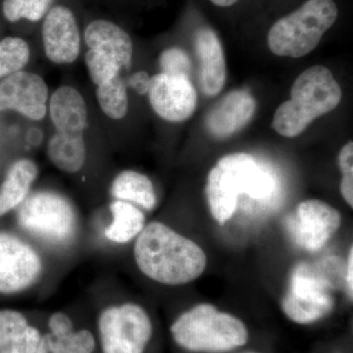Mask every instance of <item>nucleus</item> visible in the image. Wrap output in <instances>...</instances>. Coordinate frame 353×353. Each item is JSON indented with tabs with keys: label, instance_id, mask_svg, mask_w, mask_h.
Segmentation results:
<instances>
[{
	"label": "nucleus",
	"instance_id": "8",
	"mask_svg": "<svg viewBox=\"0 0 353 353\" xmlns=\"http://www.w3.org/2000/svg\"><path fill=\"white\" fill-rule=\"evenodd\" d=\"M38 51L48 63L68 68L83 57V23L75 9L57 0L38 27Z\"/></svg>",
	"mask_w": 353,
	"mask_h": 353
},
{
	"label": "nucleus",
	"instance_id": "18",
	"mask_svg": "<svg viewBox=\"0 0 353 353\" xmlns=\"http://www.w3.org/2000/svg\"><path fill=\"white\" fill-rule=\"evenodd\" d=\"M108 192L111 199L129 202L141 210L152 211L157 205V190L152 179L132 169H124L113 175Z\"/></svg>",
	"mask_w": 353,
	"mask_h": 353
},
{
	"label": "nucleus",
	"instance_id": "14",
	"mask_svg": "<svg viewBox=\"0 0 353 353\" xmlns=\"http://www.w3.org/2000/svg\"><path fill=\"white\" fill-rule=\"evenodd\" d=\"M39 176V164L27 153H15L0 161V225L6 224L31 194Z\"/></svg>",
	"mask_w": 353,
	"mask_h": 353
},
{
	"label": "nucleus",
	"instance_id": "29",
	"mask_svg": "<svg viewBox=\"0 0 353 353\" xmlns=\"http://www.w3.org/2000/svg\"><path fill=\"white\" fill-rule=\"evenodd\" d=\"M213 4L220 7H228L234 6L238 0H210Z\"/></svg>",
	"mask_w": 353,
	"mask_h": 353
},
{
	"label": "nucleus",
	"instance_id": "2",
	"mask_svg": "<svg viewBox=\"0 0 353 353\" xmlns=\"http://www.w3.org/2000/svg\"><path fill=\"white\" fill-rule=\"evenodd\" d=\"M341 101V88L323 66L311 67L294 81L290 101L279 106L272 127L281 136L294 138L320 116L331 112Z\"/></svg>",
	"mask_w": 353,
	"mask_h": 353
},
{
	"label": "nucleus",
	"instance_id": "17",
	"mask_svg": "<svg viewBox=\"0 0 353 353\" xmlns=\"http://www.w3.org/2000/svg\"><path fill=\"white\" fill-rule=\"evenodd\" d=\"M41 334L22 311L0 309V353H37Z\"/></svg>",
	"mask_w": 353,
	"mask_h": 353
},
{
	"label": "nucleus",
	"instance_id": "12",
	"mask_svg": "<svg viewBox=\"0 0 353 353\" xmlns=\"http://www.w3.org/2000/svg\"><path fill=\"white\" fill-rule=\"evenodd\" d=\"M148 99L160 119L180 123L196 111L197 94L189 77L157 73L150 80Z\"/></svg>",
	"mask_w": 353,
	"mask_h": 353
},
{
	"label": "nucleus",
	"instance_id": "3",
	"mask_svg": "<svg viewBox=\"0 0 353 353\" xmlns=\"http://www.w3.org/2000/svg\"><path fill=\"white\" fill-rule=\"evenodd\" d=\"M270 183V173L252 155L239 152L220 158L206 182L211 215L218 224H226L236 212L241 194L259 199Z\"/></svg>",
	"mask_w": 353,
	"mask_h": 353
},
{
	"label": "nucleus",
	"instance_id": "16",
	"mask_svg": "<svg viewBox=\"0 0 353 353\" xmlns=\"http://www.w3.org/2000/svg\"><path fill=\"white\" fill-rule=\"evenodd\" d=\"M196 52L199 61V83L208 97L219 94L226 81V62L222 44L210 28H201L196 32Z\"/></svg>",
	"mask_w": 353,
	"mask_h": 353
},
{
	"label": "nucleus",
	"instance_id": "10",
	"mask_svg": "<svg viewBox=\"0 0 353 353\" xmlns=\"http://www.w3.org/2000/svg\"><path fill=\"white\" fill-rule=\"evenodd\" d=\"M334 306L333 285L326 276L309 264L297 265L282 301L285 316L297 324H311L331 313Z\"/></svg>",
	"mask_w": 353,
	"mask_h": 353
},
{
	"label": "nucleus",
	"instance_id": "7",
	"mask_svg": "<svg viewBox=\"0 0 353 353\" xmlns=\"http://www.w3.org/2000/svg\"><path fill=\"white\" fill-rule=\"evenodd\" d=\"M95 336L101 353H145L153 336L152 317L138 303H112L97 316Z\"/></svg>",
	"mask_w": 353,
	"mask_h": 353
},
{
	"label": "nucleus",
	"instance_id": "31",
	"mask_svg": "<svg viewBox=\"0 0 353 353\" xmlns=\"http://www.w3.org/2000/svg\"><path fill=\"white\" fill-rule=\"evenodd\" d=\"M245 353H259V352H245Z\"/></svg>",
	"mask_w": 353,
	"mask_h": 353
},
{
	"label": "nucleus",
	"instance_id": "28",
	"mask_svg": "<svg viewBox=\"0 0 353 353\" xmlns=\"http://www.w3.org/2000/svg\"><path fill=\"white\" fill-rule=\"evenodd\" d=\"M352 271H353V250L350 246V252H348L347 274H345V281H347V288L348 296L352 299L353 294V282H352Z\"/></svg>",
	"mask_w": 353,
	"mask_h": 353
},
{
	"label": "nucleus",
	"instance_id": "22",
	"mask_svg": "<svg viewBox=\"0 0 353 353\" xmlns=\"http://www.w3.org/2000/svg\"><path fill=\"white\" fill-rule=\"evenodd\" d=\"M97 336L88 329H76L67 334L43 333L37 353H94Z\"/></svg>",
	"mask_w": 353,
	"mask_h": 353
},
{
	"label": "nucleus",
	"instance_id": "21",
	"mask_svg": "<svg viewBox=\"0 0 353 353\" xmlns=\"http://www.w3.org/2000/svg\"><path fill=\"white\" fill-rule=\"evenodd\" d=\"M39 54L30 37L6 34L0 38V82L23 70L32 69Z\"/></svg>",
	"mask_w": 353,
	"mask_h": 353
},
{
	"label": "nucleus",
	"instance_id": "11",
	"mask_svg": "<svg viewBox=\"0 0 353 353\" xmlns=\"http://www.w3.org/2000/svg\"><path fill=\"white\" fill-rule=\"evenodd\" d=\"M50 92V85L38 72L27 69L13 74L0 82V115L46 124Z\"/></svg>",
	"mask_w": 353,
	"mask_h": 353
},
{
	"label": "nucleus",
	"instance_id": "26",
	"mask_svg": "<svg viewBox=\"0 0 353 353\" xmlns=\"http://www.w3.org/2000/svg\"><path fill=\"white\" fill-rule=\"evenodd\" d=\"M152 77L145 70H134V67H132L131 71L127 74L126 78H125L129 94L134 92L139 97H148Z\"/></svg>",
	"mask_w": 353,
	"mask_h": 353
},
{
	"label": "nucleus",
	"instance_id": "25",
	"mask_svg": "<svg viewBox=\"0 0 353 353\" xmlns=\"http://www.w3.org/2000/svg\"><path fill=\"white\" fill-rule=\"evenodd\" d=\"M339 165L343 176L341 180V194L350 208H353V143L350 141L341 148L339 154Z\"/></svg>",
	"mask_w": 353,
	"mask_h": 353
},
{
	"label": "nucleus",
	"instance_id": "30",
	"mask_svg": "<svg viewBox=\"0 0 353 353\" xmlns=\"http://www.w3.org/2000/svg\"><path fill=\"white\" fill-rule=\"evenodd\" d=\"M6 27H4V25L2 24L1 21H0V38H1V37H3L4 34H6Z\"/></svg>",
	"mask_w": 353,
	"mask_h": 353
},
{
	"label": "nucleus",
	"instance_id": "20",
	"mask_svg": "<svg viewBox=\"0 0 353 353\" xmlns=\"http://www.w3.org/2000/svg\"><path fill=\"white\" fill-rule=\"evenodd\" d=\"M111 220L104 229L106 240L116 245H124L143 232L145 227L143 210L129 202L111 199L108 204Z\"/></svg>",
	"mask_w": 353,
	"mask_h": 353
},
{
	"label": "nucleus",
	"instance_id": "9",
	"mask_svg": "<svg viewBox=\"0 0 353 353\" xmlns=\"http://www.w3.org/2000/svg\"><path fill=\"white\" fill-rule=\"evenodd\" d=\"M43 260L20 232L0 225V297H12L31 289L41 279Z\"/></svg>",
	"mask_w": 353,
	"mask_h": 353
},
{
	"label": "nucleus",
	"instance_id": "23",
	"mask_svg": "<svg viewBox=\"0 0 353 353\" xmlns=\"http://www.w3.org/2000/svg\"><path fill=\"white\" fill-rule=\"evenodd\" d=\"M28 124L13 116L0 115V161L15 153H26Z\"/></svg>",
	"mask_w": 353,
	"mask_h": 353
},
{
	"label": "nucleus",
	"instance_id": "6",
	"mask_svg": "<svg viewBox=\"0 0 353 353\" xmlns=\"http://www.w3.org/2000/svg\"><path fill=\"white\" fill-rule=\"evenodd\" d=\"M338 15L333 0H307L272 26L267 38L269 48L278 57H305L315 50Z\"/></svg>",
	"mask_w": 353,
	"mask_h": 353
},
{
	"label": "nucleus",
	"instance_id": "19",
	"mask_svg": "<svg viewBox=\"0 0 353 353\" xmlns=\"http://www.w3.org/2000/svg\"><path fill=\"white\" fill-rule=\"evenodd\" d=\"M57 0H0V21L13 34L29 37Z\"/></svg>",
	"mask_w": 353,
	"mask_h": 353
},
{
	"label": "nucleus",
	"instance_id": "24",
	"mask_svg": "<svg viewBox=\"0 0 353 353\" xmlns=\"http://www.w3.org/2000/svg\"><path fill=\"white\" fill-rule=\"evenodd\" d=\"M159 73L189 77L192 61L188 53L178 46L165 48L158 57Z\"/></svg>",
	"mask_w": 353,
	"mask_h": 353
},
{
	"label": "nucleus",
	"instance_id": "32",
	"mask_svg": "<svg viewBox=\"0 0 353 353\" xmlns=\"http://www.w3.org/2000/svg\"><path fill=\"white\" fill-rule=\"evenodd\" d=\"M94 353H95V352H94Z\"/></svg>",
	"mask_w": 353,
	"mask_h": 353
},
{
	"label": "nucleus",
	"instance_id": "5",
	"mask_svg": "<svg viewBox=\"0 0 353 353\" xmlns=\"http://www.w3.org/2000/svg\"><path fill=\"white\" fill-rule=\"evenodd\" d=\"M14 229L52 245L73 241L78 214L73 201L63 192L50 188L34 189L12 215Z\"/></svg>",
	"mask_w": 353,
	"mask_h": 353
},
{
	"label": "nucleus",
	"instance_id": "1",
	"mask_svg": "<svg viewBox=\"0 0 353 353\" xmlns=\"http://www.w3.org/2000/svg\"><path fill=\"white\" fill-rule=\"evenodd\" d=\"M132 252L139 270L162 285L189 284L201 277L208 266L201 246L162 222L145 225Z\"/></svg>",
	"mask_w": 353,
	"mask_h": 353
},
{
	"label": "nucleus",
	"instance_id": "4",
	"mask_svg": "<svg viewBox=\"0 0 353 353\" xmlns=\"http://www.w3.org/2000/svg\"><path fill=\"white\" fill-rule=\"evenodd\" d=\"M170 333L179 347L192 352H232L248 341L245 323L210 303L197 304L178 316Z\"/></svg>",
	"mask_w": 353,
	"mask_h": 353
},
{
	"label": "nucleus",
	"instance_id": "13",
	"mask_svg": "<svg viewBox=\"0 0 353 353\" xmlns=\"http://www.w3.org/2000/svg\"><path fill=\"white\" fill-rule=\"evenodd\" d=\"M341 225L338 209L319 199H308L297 206L296 218L290 221L289 229L297 245L314 252L328 243Z\"/></svg>",
	"mask_w": 353,
	"mask_h": 353
},
{
	"label": "nucleus",
	"instance_id": "15",
	"mask_svg": "<svg viewBox=\"0 0 353 353\" xmlns=\"http://www.w3.org/2000/svg\"><path fill=\"white\" fill-rule=\"evenodd\" d=\"M255 109L256 102L252 94L245 90H234L211 109L205 119L206 128L215 138H229L248 125Z\"/></svg>",
	"mask_w": 353,
	"mask_h": 353
},
{
	"label": "nucleus",
	"instance_id": "27",
	"mask_svg": "<svg viewBox=\"0 0 353 353\" xmlns=\"http://www.w3.org/2000/svg\"><path fill=\"white\" fill-rule=\"evenodd\" d=\"M75 330V324L71 316L63 311H55L48 317V332L51 334H67Z\"/></svg>",
	"mask_w": 353,
	"mask_h": 353
}]
</instances>
